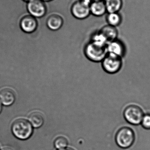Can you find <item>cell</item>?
I'll use <instances>...</instances> for the list:
<instances>
[{
	"mask_svg": "<svg viewBox=\"0 0 150 150\" xmlns=\"http://www.w3.org/2000/svg\"><path fill=\"white\" fill-rule=\"evenodd\" d=\"M107 46L91 40L86 46L85 54L91 61L99 62L103 61L108 54Z\"/></svg>",
	"mask_w": 150,
	"mask_h": 150,
	"instance_id": "obj_1",
	"label": "cell"
},
{
	"mask_svg": "<svg viewBox=\"0 0 150 150\" xmlns=\"http://www.w3.org/2000/svg\"><path fill=\"white\" fill-rule=\"evenodd\" d=\"M13 135L18 139L22 140L28 139L32 134V126L30 122L24 119L16 120L11 126Z\"/></svg>",
	"mask_w": 150,
	"mask_h": 150,
	"instance_id": "obj_2",
	"label": "cell"
},
{
	"mask_svg": "<svg viewBox=\"0 0 150 150\" xmlns=\"http://www.w3.org/2000/svg\"><path fill=\"white\" fill-rule=\"evenodd\" d=\"M91 0H76L71 5L70 11L72 16L77 19L83 20L91 15Z\"/></svg>",
	"mask_w": 150,
	"mask_h": 150,
	"instance_id": "obj_3",
	"label": "cell"
},
{
	"mask_svg": "<svg viewBox=\"0 0 150 150\" xmlns=\"http://www.w3.org/2000/svg\"><path fill=\"white\" fill-rule=\"evenodd\" d=\"M144 115L142 109L136 105L128 106L123 112V115L126 120L129 124L135 126L141 124Z\"/></svg>",
	"mask_w": 150,
	"mask_h": 150,
	"instance_id": "obj_4",
	"label": "cell"
},
{
	"mask_svg": "<svg viewBox=\"0 0 150 150\" xmlns=\"http://www.w3.org/2000/svg\"><path fill=\"white\" fill-rule=\"evenodd\" d=\"M135 137L134 131L128 127H123L118 130L115 140L117 144L123 149L132 146L134 142Z\"/></svg>",
	"mask_w": 150,
	"mask_h": 150,
	"instance_id": "obj_5",
	"label": "cell"
},
{
	"mask_svg": "<svg viewBox=\"0 0 150 150\" xmlns=\"http://www.w3.org/2000/svg\"><path fill=\"white\" fill-rule=\"evenodd\" d=\"M122 58L111 54H108L102 61V67L107 73L114 74L119 72L122 67Z\"/></svg>",
	"mask_w": 150,
	"mask_h": 150,
	"instance_id": "obj_6",
	"label": "cell"
},
{
	"mask_svg": "<svg viewBox=\"0 0 150 150\" xmlns=\"http://www.w3.org/2000/svg\"><path fill=\"white\" fill-rule=\"evenodd\" d=\"M27 8L30 16L35 18L43 17L47 11L46 5L42 0H31L28 2Z\"/></svg>",
	"mask_w": 150,
	"mask_h": 150,
	"instance_id": "obj_7",
	"label": "cell"
},
{
	"mask_svg": "<svg viewBox=\"0 0 150 150\" xmlns=\"http://www.w3.org/2000/svg\"><path fill=\"white\" fill-rule=\"evenodd\" d=\"M108 53L114 54L119 57H123L126 54V47L122 41L116 39L107 44Z\"/></svg>",
	"mask_w": 150,
	"mask_h": 150,
	"instance_id": "obj_8",
	"label": "cell"
},
{
	"mask_svg": "<svg viewBox=\"0 0 150 150\" xmlns=\"http://www.w3.org/2000/svg\"><path fill=\"white\" fill-rule=\"evenodd\" d=\"M38 23L37 19L31 16H27L23 18L20 22L21 29L25 32L32 33L38 28Z\"/></svg>",
	"mask_w": 150,
	"mask_h": 150,
	"instance_id": "obj_9",
	"label": "cell"
},
{
	"mask_svg": "<svg viewBox=\"0 0 150 150\" xmlns=\"http://www.w3.org/2000/svg\"><path fill=\"white\" fill-rule=\"evenodd\" d=\"M64 23L63 18L58 14H53L47 17L46 25L51 30L57 31L62 28Z\"/></svg>",
	"mask_w": 150,
	"mask_h": 150,
	"instance_id": "obj_10",
	"label": "cell"
},
{
	"mask_svg": "<svg viewBox=\"0 0 150 150\" xmlns=\"http://www.w3.org/2000/svg\"><path fill=\"white\" fill-rule=\"evenodd\" d=\"M90 11L91 14L96 17L102 16L107 13L104 0L91 2Z\"/></svg>",
	"mask_w": 150,
	"mask_h": 150,
	"instance_id": "obj_11",
	"label": "cell"
},
{
	"mask_svg": "<svg viewBox=\"0 0 150 150\" xmlns=\"http://www.w3.org/2000/svg\"><path fill=\"white\" fill-rule=\"evenodd\" d=\"M105 38L108 43L117 39L118 31L116 27L107 25L103 26L99 31Z\"/></svg>",
	"mask_w": 150,
	"mask_h": 150,
	"instance_id": "obj_12",
	"label": "cell"
},
{
	"mask_svg": "<svg viewBox=\"0 0 150 150\" xmlns=\"http://www.w3.org/2000/svg\"><path fill=\"white\" fill-rule=\"evenodd\" d=\"M0 99L4 105H12L16 99V95L13 90L10 88H5L0 92Z\"/></svg>",
	"mask_w": 150,
	"mask_h": 150,
	"instance_id": "obj_13",
	"label": "cell"
},
{
	"mask_svg": "<svg viewBox=\"0 0 150 150\" xmlns=\"http://www.w3.org/2000/svg\"><path fill=\"white\" fill-rule=\"evenodd\" d=\"M107 13L119 12L123 5L122 0H104Z\"/></svg>",
	"mask_w": 150,
	"mask_h": 150,
	"instance_id": "obj_14",
	"label": "cell"
},
{
	"mask_svg": "<svg viewBox=\"0 0 150 150\" xmlns=\"http://www.w3.org/2000/svg\"><path fill=\"white\" fill-rule=\"evenodd\" d=\"M106 21L108 25L116 27L122 22V17L119 12L107 13Z\"/></svg>",
	"mask_w": 150,
	"mask_h": 150,
	"instance_id": "obj_15",
	"label": "cell"
},
{
	"mask_svg": "<svg viewBox=\"0 0 150 150\" xmlns=\"http://www.w3.org/2000/svg\"><path fill=\"white\" fill-rule=\"evenodd\" d=\"M29 120L31 125L35 128L41 127L44 122V116L39 112H34L32 113L29 116Z\"/></svg>",
	"mask_w": 150,
	"mask_h": 150,
	"instance_id": "obj_16",
	"label": "cell"
},
{
	"mask_svg": "<svg viewBox=\"0 0 150 150\" xmlns=\"http://www.w3.org/2000/svg\"><path fill=\"white\" fill-rule=\"evenodd\" d=\"M68 142L67 138L63 137H59L56 138L54 141V144L55 148L58 149H65L67 146Z\"/></svg>",
	"mask_w": 150,
	"mask_h": 150,
	"instance_id": "obj_17",
	"label": "cell"
},
{
	"mask_svg": "<svg viewBox=\"0 0 150 150\" xmlns=\"http://www.w3.org/2000/svg\"><path fill=\"white\" fill-rule=\"evenodd\" d=\"M141 124L144 128L150 129V114L144 115Z\"/></svg>",
	"mask_w": 150,
	"mask_h": 150,
	"instance_id": "obj_18",
	"label": "cell"
},
{
	"mask_svg": "<svg viewBox=\"0 0 150 150\" xmlns=\"http://www.w3.org/2000/svg\"><path fill=\"white\" fill-rule=\"evenodd\" d=\"M59 150H74L73 149H70V148H66V149H62Z\"/></svg>",
	"mask_w": 150,
	"mask_h": 150,
	"instance_id": "obj_19",
	"label": "cell"
},
{
	"mask_svg": "<svg viewBox=\"0 0 150 150\" xmlns=\"http://www.w3.org/2000/svg\"><path fill=\"white\" fill-rule=\"evenodd\" d=\"M2 110V102L1 101V99H0V113H1V111Z\"/></svg>",
	"mask_w": 150,
	"mask_h": 150,
	"instance_id": "obj_20",
	"label": "cell"
},
{
	"mask_svg": "<svg viewBox=\"0 0 150 150\" xmlns=\"http://www.w3.org/2000/svg\"><path fill=\"white\" fill-rule=\"evenodd\" d=\"M43 1L45 2H48L52 1H53V0H42Z\"/></svg>",
	"mask_w": 150,
	"mask_h": 150,
	"instance_id": "obj_21",
	"label": "cell"
},
{
	"mask_svg": "<svg viewBox=\"0 0 150 150\" xmlns=\"http://www.w3.org/2000/svg\"><path fill=\"white\" fill-rule=\"evenodd\" d=\"M23 1H27L28 2H29V1H31V0H23Z\"/></svg>",
	"mask_w": 150,
	"mask_h": 150,
	"instance_id": "obj_22",
	"label": "cell"
},
{
	"mask_svg": "<svg viewBox=\"0 0 150 150\" xmlns=\"http://www.w3.org/2000/svg\"><path fill=\"white\" fill-rule=\"evenodd\" d=\"M92 2L94 1H102V0H91Z\"/></svg>",
	"mask_w": 150,
	"mask_h": 150,
	"instance_id": "obj_23",
	"label": "cell"
},
{
	"mask_svg": "<svg viewBox=\"0 0 150 150\" xmlns=\"http://www.w3.org/2000/svg\"><path fill=\"white\" fill-rule=\"evenodd\" d=\"M2 150H10V149H4Z\"/></svg>",
	"mask_w": 150,
	"mask_h": 150,
	"instance_id": "obj_24",
	"label": "cell"
}]
</instances>
